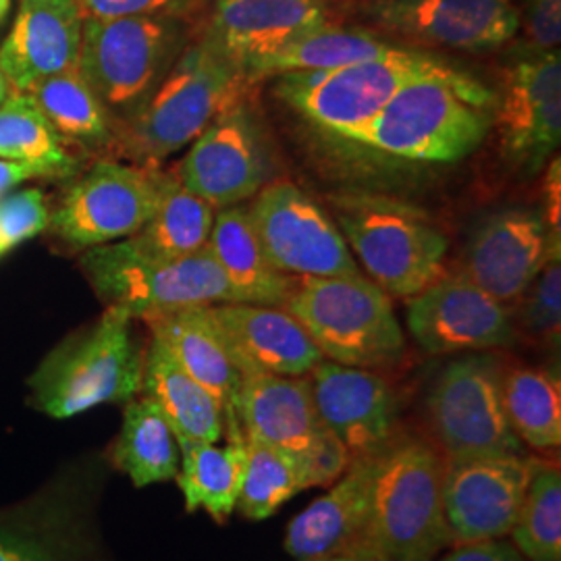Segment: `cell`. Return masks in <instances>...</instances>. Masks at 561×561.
I'll use <instances>...</instances> for the list:
<instances>
[{
	"instance_id": "cell-1",
	"label": "cell",
	"mask_w": 561,
	"mask_h": 561,
	"mask_svg": "<svg viewBox=\"0 0 561 561\" xmlns=\"http://www.w3.org/2000/svg\"><path fill=\"white\" fill-rule=\"evenodd\" d=\"M495 102V90L456 67L410 83L356 131L319 144L366 175L449 167L486 140Z\"/></svg>"
},
{
	"instance_id": "cell-2",
	"label": "cell",
	"mask_w": 561,
	"mask_h": 561,
	"mask_svg": "<svg viewBox=\"0 0 561 561\" xmlns=\"http://www.w3.org/2000/svg\"><path fill=\"white\" fill-rule=\"evenodd\" d=\"M146 350L134 319L106 306L99 321L59 343L30 377L32 405L57 421L140 396Z\"/></svg>"
},
{
	"instance_id": "cell-3",
	"label": "cell",
	"mask_w": 561,
	"mask_h": 561,
	"mask_svg": "<svg viewBox=\"0 0 561 561\" xmlns=\"http://www.w3.org/2000/svg\"><path fill=\"white\" fill-rule=\"evenodd\" d=\"M248 85L238 65L196 36L140 111L117 129L115 150L138 164L159 167L243 99Z\"/></svg>"
},
{
	"instance_id": "cell-4",
	"label": "cell",
	"mask_w": 561,
	"mask_h": 561,
	"mask_svg": "<svg viewBox=\"0 0 561 561\" xmlns=\"http://www.w3.org/2000/svg\"><path fill=\"white\" fill-rule=\"evenodd\" d=\"M456 67L431 50L400 44L381 57L340 69L277 76L275 96L317 141L327 140L356 131L410 83Z\"/></svg>"
},
{
	"instance_id": "cell-5",
	"label": "cell",
	"mask_w": 561,
	"mask_h": 561,
	"mask_svg": "<svg viewBox=\"0 0 561 561\" xmlns=\"http://www.w3.org/2000/svg\"><path fill=\"white\" fill-rule=\"evenodd\" d=\"M335 225L370 280L408 300L445 275L449 241L421 208L379 194L331 198Z\"/></svg>"
},
{
	"instance_id": "cell-6",
	"label": "cell",
	"mask_w": 561,
	"mask_h": 561,
	"mask_svg": "<svg viewBox=\"0 0 561 561\" xmlns=\"http://www.w3.org/2000/svg\"><path fill=\"white\" fill-rule=\"evenodd\" d=\"M283 308L301 322L324 360L381 370L405 356V335L393 301L362 273L296 277Z\"/></svg>"
},
{
	"instance_id": "cell-7",
	"label": "cell",
	"mask_w": 561,
	"mask_h": 561,
	"mask_svg": "<svg viewBox=\"0 0 561 561\" xmlns=\"http://www.w3.org/2000/svg\"><path fill=\"white\" fill-rule=\"evenodd\" d=\"M445 458L435 443L400 433L382 451L370 541L385 561H435L454 545L443 512Z\"/></svg>"
},
{
	"instance_id": "cell-8",
	"label": "cell",
	"mask_w": 561,
	"mask_h": 561,
	"mask_svg": "<svg viewBox=\"0 0 561 561\" xmlns=\"http://www.w3.org/2000/svg\"><path fill=\"white\" fill-rule=\"evenodd\" d=\"M192 38V23L171 18H85L78 73L119 129L159 88Z\"/></svg>"
},
{
	"instance_id": "cell-9",
	"label": "cell",
	"mask_w": 561,
	"mask_h": 561,
	"mask_svg": "<svg viewBox=\"0 0 561 561\" xmlns=\"http://www.w3.org/2000/svg\"><path fill=\"white\" fill-rule=\"evenodd\" d=\"M81 268L106 306L134 321L190 308L236 301V294L208 248L183 259H154L129 240L90 248Z\"/></svg>"
},
{
	"instance_id": "cell-10",
	"label": "cell",
	"mask_w": 561,
	"mask_h": 561,
	"mask_svg": "<svg viewBox=\"0 0 561 561\" xmlns=\"http://www.w3.org/2000/svg\"><path fill=\"white\" fill-rule=\"evenodd\" d=\"M426 419L445 460L524 454L507 421L503 366L495 356L449 362L426 396Z\"/></svg>"
},
{
	"instance_id": "cell-11",
	"label": "cell",
	"mask_w": 561,
	"mask_h": 561,
	"mask_svg": "<svg viewBox=\"0 0 561 561\" xmlns=\"http://www.w3.org/2000/svg\"><path fill=\"white\" fill-rule=\"evenodd\" d=\"M164 173L159 167L138 162H94L62 194L48 227L78 250L127 240L154 215Z\"/></svg>"
},
{
	"instance_id": "cell-12",
	"label": "cell",
	"mask_w": 561,
	"mask_h": 561,
	"mask_svg": "<svg viewBox=\"0 0 561 561\" xmlns=\"http://www.w3.org/2000/svg\"><path fill=\"white\" fill-rule=\"evenodd\" d=\"M268 261L287 277L360 273L333 217L291 181L266 183L248 206Z\"/></svg>"
},
{
	"instance_id": "cell-13",
	"label": "cell",
	"mask_w": 561,
	"mask_h": 561,
	"mask_svg": "<svg viewBox=\"0 0 561 561\" xmlns=\"http://www.w3.org/2000/svg\"><path fill=\"white\" fill-rule=\"evenodd\" d=\"M178 180L215 210L254 198L273 178L266 131L245 96L221 111L190 144Z\"/></svg>"
},
{
	"instance_id": "cell-14",
	"label": "cell",
	"mask_w": 561,
	"mask_h": 561,
	"mask_svg": "<svg viewBox=\"0 0 561 561\" xmlns=\"http://www.w3.org/2000/svg\"><path fill=\"white\" fill-rule=\"evenodd\" d=\"M495 94L493 129L503 161L524 175L539 173L560 148V48L514 60L505 67L502 90Z\"/></svg>"
},
{
	"instance_id": "cell-15",
	"label": "cell",
	"mask_w": 561,
	"mask_h": 561,
	"mask_svg": "<svg viewBox=\"0 0 561 561\" xmlns=\"http://www.w3.org/2000/svg\"><path fill=\"white\" fill-rule=\"evenodd\" d=\"M362 15L408 46L500 50L520 30L516 0H364Z\"/></svg>"
},
{
	"instance_id": "cell-16",
	"label": "cell",
	"mask_w": 561,
	"mask_h": 561,
	"mask_svg": "<svg viewBox=\"0 0 561 561\" xmlns=\"http://www.w3.org/2000/svg\"><path fill=\"white\" fill-rule=\"evenodd\" d=\"M405 324L431 356L489 352L516 343L518 327L507 304L495 300L463 275H443L408 298Z\"/></svg>"
},
{
	"instance_id": "cell-17",
	"label": "cell",
	"mask_w": 561,
	"mask_h": 561,
	"mask_svg": "<svg viewBox=\"0 0 561 561\" xmlns=\"http://www.w3.org/2000/svg\"><path fill=\"white\" fill-rule=\"evenodd\" d=\"M537 466L526 454L445 460L443 512L454 545L510 537Z\"/></svg>"
},
{
	"instance_id": "cell-18",
	"label": "cell",
	"mask_w": 561,
	"mask_h": 561,
	"mask_svg": "<svg viewBox=\"0 0 561 561\" xmlns=\"http://www.w3.org/2000/svg\"><path fill=\"white\" fill-rule=\"evenodd\" d=\"M561 250L539 208L500 210L477 227L461 259L466 279L503 304L520 300L547 259Z\"/></svg>"
},
{
	"instance_id": "cell-19",
	"label": "cell",
	"mask_w": 561,
	"mask_h": 561,
	"mask_svg": "<svg viewBox=\"0 0 561 561\" xmlns=\"http://www.w3.org/2000/svg\"><path fill=\"white\" fill-rule=\"evenodd\" d=\"M308 379L322 426L352 458L382 451L400 435V400L375 370L322 360Z\"/></svg>"
},
{
	"instance_id": "cell-20",
	"label": "cell",
	"mask_w": 561,
	"mask_h": 561,
	"mask_svg": "<svg viewBox=\"0 0 561 561\" xmlns=\"http://www.w3.org/2000/svg\"><path fill=\"white\" fill-rule=\"evenodd\" d=\"M333 15V0H210L198 38L245 73Z\"/></svg>"
},
{
	"instance_id": "cell-21",
	"label": "cell",
	"mask_w": 561,
	"mask_h": 561,
	"mask_svg": "<svg viewBox=\"0 0 561 561\" xmlns=\"http://www.w3.org/2000/svg\"><path fill=\"white\" fill-rule=\"evenodd\" d=\"M382 451L354 458L335 486L291 520L285 535L291 558L308 561L331 553L381 558L370 541V514Z\"/></svg>"
},
{
	"instance_id": "cell-22",
	"label": "cell",
	"mask_w": 561,
	"mask_h": 561,
	"mask_svg": "<svg viewBox=\"0 0 561 561\" xmlns=\"http://www.w3.org/2000/svg\"><path fill=\"white\" fill-rule=\"evenodd\" d=\"M83 15L76 0H20V11L0 46V67L15 92L78 69Z\"/></svg>"
},
{
	"instance_id": "cell-23",
	"label": "cell",
	"mask_w": 561,
	"mask_h": 561,
	"mask_svg": "<svg viewBox=\"0 0 561 561\" xmlns=\"http://www.w3.org/2000/svg\"><path fill=\"white\" fill-rule=\"evenodd\" d=\"M213 312L241 375L308 377L324 358L301 322L280 306L225 301Z\"/></svg>"
},
{
	"instance_id": "cell-24",
	"label": "cell",
	"mask_w": 561,
	"mask_h": 561,
	"mask_svg": "<svg viewBox=\"0 0 561 561\" xmlns=\"http://www.w3.org/2000/svg\"><path fill=\"white\" fill-rule=\"evenodd\" d=\"M236 416L243 435L275 445L298 468L324 431L308 377L245 375Z\"/></svg>"
},
{
	"instance_id": "cell-25",
	"label": "cell",
	"mask_w": 561,
	"mask_h": 561,
	"mask_svg": "<svg viewBox=\"0 0 561 561\" xmlns=\"http://www.w3.org/2000/svg\"><path fill=\"white\" fill-rule=\"evenodd\" d=\"M152 340L161 341L173 360L208 389L225 408L227 422L236 416L241 375L236 354L210 306H190L144 319Z\"/></svg>"
},
{
	"instance_id": "cell-26",
	"label": "cell",
	"mask_w": 561,
	"mask_h": 561,
	"mask_svg": "<svg viewBox=\"0 0 561 561\" xmlns=\"http://www.w3.org/2000/svg\"><path fill=\"white\" fill-rule=\"evenodd\" d=\"M206 248L221 266L222 275L236 294V301L285 306L296 279L283 275L268 261L248 206L236 204L221 208L215 215Z\"/></svg>"
},
{
	"instance_id": "cell-27",
	"label": "cell",
	"mask_w": 561,
	"mask_h": 561,
	"mask_svg": "<svg viewBox=\"0 0 561 561\" xmlns=\"http://www.w3.org/2000/svg\"><path fill=\"white\" fill-rule=\"evenodd\" d=\"M140 396L154 401L178 442L219 443L227 416L221 401L194 381L161 341L152 340L144 356Z\"/></svg>"
},
{
	"instance_id": "cell-28",
	"label": "cell",
	"mask_w": 561,
	"mask_h": 561,
	"mask_svg": "<svg viewBox=\"0 0 561 561\" xmlns=\"http://www.w3.org/2000/svg\"><path fill=\"white\" fill-rule=\"evenodd\" d=\"M227 445L217 443H180L181 463L175 481L180 484L185 510L194 514L204 507L215 522L229 520L240 500L245 474V437L240 421L227 422Z\"/></svg>"
},
{
	"instance_id": "cell-29",
	"label": "cell",
	"mask_w": 561,
	"mask_h": 561,
	"mask_svg": "<svg viewBox=\"0 0 561 561\" xmlns=\"http://www.w3.org/2000/svg\"><path fill=\"white\" fill-rule=\"evenodd\" d=\"M398 46L400 44L387 41V36L375 30L343 27L331 21L301 34L275 55L252 65L245 71V78L254 83L256 80L277 78L283 73L340 69L360 60L381 57Z\"/></svg>"
},
{
	"instance_id": "cell-30",
	"label": "cell",
	"mask_w": 561,
	"mask_h": 561,
	"mask_svg": "<svg viewBox=\"0 0 561 561\" xmlns=\"http://www.w3.org/2000/svg\"><path fill=\"white\" fill-rule=\"evenodd\" d=\"M25 94L34 99L67 146L90 152L117 148V123L78 69L38 81Z\"/></svg>"
},
{
	"instance_id": "cell-31",
	"label": "cell",
	"mask_w": 561,
	"mask_h": 561,
	"mask_svg": "<svg viewBox=\"0 0 561 561\" xmlns=\"http://www.w3.org/2000/svg\"><path fill=\"white\" fill-rule=\"evenodd\" d=\"M113 463L136 486L173 481L178 477L180 443L154 401L141 396L125 403L119 437L113 447Z\"/></svg>"
},
{
	"instance_id": "cell-32",
	"label": "cell",
	"mask_w": 561,
	"mask_h": 561,
	"mask_svg": "<svg viewBox=\"0 0 561 561\" xmlns=\"http://www.w3.org/2000/svg\"><path fill=\"white\" fill-rule=\"evenodd\" d=\"M215 215V208L192 194L175 173H164L154 215L127 240L148 256L183 259L206 248Z\"/></svg>"
},
{
	"instance_id": "cell-33",
	"label": "cell",
	"mask_w": 561,
	"mask_h": 561,
	"mask_svg": "<svg viewBox=\"0 0 561 561\" xmlns=\"http://www.w3.org/2000/svg\"><path fill=\"white\" fill-rule=\"evenodd\" d=\"M507 421L522 445L553 451L561 445V382L558 373L516 366L503 373Z\"/></svg>"
},
{
	"instance_id": "cell-34",
	"label": "cell",
	"mask_w": 561,
	"mask_h": 561,
	"mask_svg": "<svg viewBox=\"0 0 561 561\" xmlns=\"http://www.w3.org/2000/svg\"><path fill=\"white\" fill-rule=\"evenodd\" d=\"M0 159L41 164L57 178L76 171V157L25 92H13L0 104Z\"/></svg>"
},
{
	"instance_id": "cell-35",
	"label": "cell",
	"mask_w": 561,
	"mask_h": 561,
	"mask_svg": "<svg viewBox=\"0 0 561 561\" xmlns=\"http://www.w3.org/2000/svg\"><path fill=\"white\" fill-rule=\"evenodd\" d=\"M510 537L526 561H561V472L558 466L539 461Z\"/></svg>"
},
{
	"instance_id": "cell-36",
	"label": "cell",
	"mask_w": 561,
	"mask_h": 561,
	"mask_svg": "<svg viewBox=\"0 0 561 561\" xmlns=\"http://www.w3.org/2000/svg\"><path fill=\"white\" fill-rule=\"evenodd\" d=\"M243 437L248 460L236 510H240L248 520H264L300 493V472L298 463L275 445L252 435Z\"/></svg>"
},
{
	"instance_id": "cell-37",
	"label": "cell",
	"mask_w": 561,
	"mask_h": 561,
	"mask_svg": "<svg viewBox=\"0 0 561 561\" xmlns=\"http://www.w3.org/2000/svg\"><path fill=\"white\" fill-rule=\"evenodd\" d=\"M518 321L522 331L547 345H560L561 333V250L553 252L537 279L524 291Z\"/></svg>"
},
{
	"instance_id": "cell-38",
	"label": "cell",
	"mask_w": 561,
	"mask_h": 561,
	"mask_svg": "<svg viewBox=\"0 0 561 561\" xmlns=\"http://www.w3.org/2000/svg\"><path fill=\"white\" fill-rule=\"evenodd\" d=\"M48 201L38 187L0 196V259L48 229Z\"/></svg>"
},
{
	"instance_id": "cell-39",
	"label": "cell",
	"mask_w": 561,
	"mask_h": 561,
	"mask_svg": "<svg viewBox=\"0 0 561 561\" xmlns=\"http://www.w3.org/2000/svg\"><path fill=\"white\" fill-rule=\"evenodd\" d=\"M83 18H171L196 23L210 7V0H76Z\"/></svg>"
},
{
	"instance_id": "cell-40",
	"label": "cell",
	"mask_w": 561,
	"mask_h": 561,
	"mask_svg": "<svg viewBox=\"0 0 561 561\" xmlns=\"http://www.w3.org/2000/svg\"><path fill=\"white\" fill-rule=\"evenodd\" d=\"M0 561H81L76 547L38 528H0Z\"/></svg>"
},
{
	"instance_id": "cell-41",
	"label": "cell",
	"mask_w": 561,
	"mask_h": 561,
	"mask_svg": "<svg viewBox=\"0 0 561 561\" xmlns=\"http://www.w3.org/2000/svg\"><path fill=\"white\" fill-rule=\"evenodd\" d=\"M352 460L354 458L347 451V447L331 431L324 428L321 437L312 445L310 454L306 456V460L301 461L300 468H298L301 491L312 489V486L333 484L347 470Z\"/></svg>"
},
{
	"instance_id": "cell-42",
	"label": "cell",
	"mask_w": 561,
	"mask_h": 561,
	"mask_svg": "<svg viewBox=\"0 0 561 561\" xmlns=\"http://www.w3.org/2000/svg\"><path fill=\"white\" fill-rule=\"evenodd\" d=\"M528 53L558 50L561 42V0H526L520 18Z\"/></svg>"
},
{
	"instance_id": "cell-43",
	"label": "cell",
	"mask_w": 561,
	"mask_h": 561,
	"mask_svg": "<svg viewBox=\"0 0 561 561\" xmlns=\"http://www.w3.org/2000/svg\"><path fill=\"white\" fill-rule=\"evenodd\" d=\"M437 561H526L520 551L505 539L461 542Z\"/></svg>"
},
{
	"instance_id": "cell-44",
	"label": "cell",
	"mask_w": 561,
	"mask_h": 561,
	"mask_svg": "<svg viewBox=\"0 0 561 561\" xmlns=\"http://www.w3.org/2000/svg\"><path fill=\"white\" fill-rule=\"evenodd\" d=\"M542 194H545L542 219L549 229V236L556 241H561V161L558 154L551 157L545 164Z\"/></svg>"
},
{
	"instance_id": "cell-45",
	"label": "cell",
	"mask_w": 561,
	"mask_h": 561,
	"mask_svg": "<svg viewBox=\"0 0 561 561\" xmlns=\"http://www.w3.org/2000/svg\"><path fill=\"white\" fill-rule=\"evenodd\" d=\"M38 178H57V175L41 164L0 159V196L11 194L13 190L20 187L21 183L38 180Z\"/></svg>"
},
{
	"instance_id": "cell-46",
	"label": "cell",
	"mask_w": 561,
	"mask_h": 561,
	"mask_svg": "<svg viewBox=\"0 0 561 561\" xmlns=\"http://www.w3.org/2000/svg\"><path fill=\"white\" fill-rule=\"evenodd\" d=\"M308 561H382L381 558L375 556H364V553H331L324 558H314Z\"/></svg>"
},
{
	"instance_id": "cell-47",
	"label": "cell",
	"mask_w": 561,
	"mask_h": 561,
	"mask_svg": "<svg viewBox=\"0 0 561 561\" xmlns=\"http://www.w3.org/2000/svg\"><path fill=\"white\" fill-rule=\"evenodd\" d=\"M13 92H15V90H13L11 81L7 80V76H4V71H2V67H0V104L7 101Z\"/></svg>"
},
{
	"instance_id": "cell-48",
	"label": "cell",
	"mask_w": 561,
	"mask_h": 561,
	"mask_svg": "<svg viewBox=\"0 0 561 561\" xmlns=\"http://www.w3.org/2000/svg\"><path fill=\"white\" fill-rule=\"evenodd\" d=\"M9 11H11V0H0V25L7 20Z\"/></svg>"
}]
</instances>
